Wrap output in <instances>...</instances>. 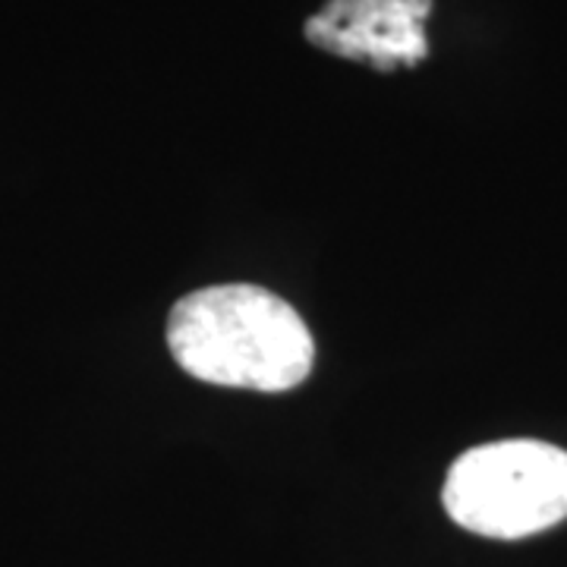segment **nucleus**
<instances>
[{
	"mask_svg": "<svg viewBox=\"0 0 567 567\" xmlns=\"http://www.w3.org/2000/svg\"><path fill=\"white\" fill-rule=\"evenodd\" d=\"M167 347L199 382L265 394L297 388L316 363L300 312L256 284H218L177 300Z\"/></svg>",
	"mask_w": 567,
	"mask_h": 567,
	"instance_id": "1",
	"label": "nucleus"
},
{
	"mask_svg": "<svg viewBox=\"0 0 567 567\" xmlns=\"http://www.w3.org/2000/svg\"><path fill=\"white\" fill-rule=\"evenodd\" d=\"M447 517L488 539H524L567 517V451L511 439L473 447L447 470Z\"/></svg>",
	"mask_w": 567,
	"mask_h": 567,
	"instance_id": "2",
	"label": "nucleus"
},
{
	"mask_svg": "<svg viewBox=\"0 0 567 567\" xmlns=\"http://www.w3.org/2000/svg\"><path fill=\"white\" fill-rule=\"evenodd\" d=\"M432 0H328L306 20V41L324 54L394 73L429 58Z\"/></svg>",
	"mask_w": 567,
	"mask_h": 567,
	"instance_id": "3",
	"label": "nucleus"
}]
</instances>
